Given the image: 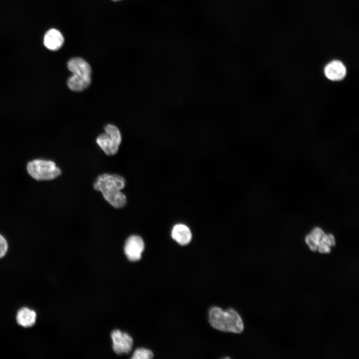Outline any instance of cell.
I'll list each match as a JSON object with an SVG mask.
<instances>
[{"mask_svg":"<svg viewBox=\"0 0 359 359\" xmlns=\"http://www.w3.org/2000/svg\"><path fill=\"white\" fill-rule=\"evenodd\" d=\"M67 68L73 74L91 78V67L82 58L74 57L70 59L67 62Z\"/></svg>","mask_w":359,"mask_h":359,"instance_id":"obj_8","label":"cell"},{"mask_svg":"<svg viewBox=\"0 0 359 359\" xmlns=\"http://www.w3.org/2000/svg\"><path fill=\"white\" fill-rule=\"evenodd\" d=\"M144 248L145 244L142 238L137 235H132L125 242L124 252L129 260L136 261L141 259Z\"/></svg>","mask_w":359,"mask_h":359,"instance_id":"obj_6","label":"cell"},{"mask_svg":"<svg viewBox=\"0 0 359 359\" xmlns=\"http://www.w3.org/2000/svg\"><path fill=\"white\" fill-rule=\"evenodd\" d=\"M91 78L72 74L67 80V85L73 91L81 92L90 85Z\"/></svg>","mask_w":359,"mask_h":359,"instance_id":"obj_12","label":"cell"},{"mask_svg":"<svg viewBox=\"0 0 359 359\" xmlns=\"http://www.w3.org/2000/svg\"><path fill=\"white\" fill-rule=\"evenodd\" d=\"M305 241L313 251L317 250L321 253L330 252V247L335 245V240L332 234L326 235L319 227L314 228L310 234L306 236Z\"/></svg>","mask_w":359,"mask_h":359,"instance_id":"obj_4","label":"cell"},{"mask_svg":"<svg viewBox=\"0 0 359 359\" xmlns=\"http://www.w3.org/2000/svg\"><path fill=\"white\" fill-rule=\"evenodd\" d=\"M111 336L113 341V349L117 354H127L131 352L133 340L127 333L115 330L112 332Z\"/></svg>","mask_w":359,"mask_h":359,"instance_id":"obj_5","label":"cell"},{"mask_svg":"<svg viewBox=\"0 0 359 359\" xmlns=\"http://www.w3.org/2000/svg\"><path fill=\"white\" fill-rule=\"evenodd\" d=\"M104 130L105 133L120 145L122 141V136L120 130L116 126L107 124L104 127Z\"/></svg>","mask_w":359,"mask_h":359,"instance_id":"obj_14","label":"cell"},{"mask_svg":"<svg viewBox=\"0 0 359 359\" xmlns=\"http://www.w3.org/2000/svg\"><path fill=\"white\" fill-rule=\"evenodd\" d=\"M209 322L215 329L226 332L240 333L244 328L241 318L232 309L224 311L217 307L211 308L209 311Z\"/></svg>","mask_w":359,"mask_h":359,"instance_id":"obj_2","label":"cell"},{"mask_svg":"<svg viewBox=\"0 0 359 359\" xmlns=\"http://www.w3.org/2000/svg\"><path fill=\"white\" fill-rule=\"evenodd\" d=\"M27 170L32 178L39 181L53 180L61 173L54 162L42 159H36L28 162Z\"/></svg>","mask_w":359,"mask_h":359,"instance_id":"obj_3","label":"cell"},{"mask_svg":"<svg viewBox=\"0 0 359 359\" xmlns=\"http://www.w3.org/2000/svg\"><path fill=\"white\" fill-rule=\"evenodd\" d=\"M324 73L327 78L332 81H340L346 75L347 70L344 64L338 60L328 63L324 68Z\"/></svg>","mask_w":359,"mask_h":359,"instance_id":"obj_7","label":"cell"},{"mask_svg":"<svg viewBox=\"0 0 359 359\" xmlns=\"http://www.w3.org/2000/svg\"><path fill=\"white\" fill-rule=\"evenodd\" d=\"M125 185V180L116 174H103L94 183L95 190L102 192L105 199L115 208H121L127 203L125 195L121 191Z\"/></svg>","mask_w":359,"mask_h":359,"instance_id":"obj_1","label":"cell"},{"mask_svg":"<svg viewBox=\"0 0 359 359\" xmlns=\"http://www.w3.org/2000/svg\"><path fill=\"white\" fill-rule=\"evenodd\" d=\"M8 245L5 239L0 234V258L3 257L7 252Z\"/></svg>","mask_w":359,"mask_h":359,"instance_id":"obj_16","label":"cell"},{"mask_svg":"<svg viewBox=\"0 0 359 359\" xmlns=\"http://www.w3.org/2000/svg\"><path fill=\"white\" fill-rule=\"evenodd\" d=\"M96 142L104 153L109 156L116 154L120 145L105 133L98 136Z\"/></svg>","mask_w":359,"mask_h":359,"instance_id":"obj_11","label":"cell"},{"mask_svg":"<svg viewBox=\"0 0 359 359\" xmlns=\"http://www.w3.org/2000/svg\"><path fill=\"white\" fill-rule=\"evenodd\" d=\"M114 0V1H118V0Z\"/></svg>","mask_w":359,"mask_h":359,"instance_id":"obj_17","label":"cell"},{"mask_svg":"<svg viewBox=\"0 0 359 359\" xmlns=\"http://www.w3.org/2000/svg\"><path fill=\"white\" fill-rule=\"evenodd\" d=\"M35 312L28 308L24 307L20 309L16 315L17 323L24 327H30L33 326L36 321Z\"/></svg>","mask_w":359,"mask_h":359,"instance_id":"obj_13","label":"cell"},{"mask_svg":"<svg viewBox=\"0 0 359 359\" xmlns=\"http://www.w3.org/2000/svg\"><path fill=\"white\" fill-rule=\"evenodd\" d=\"M64 43V38L61 33L57 29L51 28L44 34L43 44L49 50L56 51L60 49Z\"/></svg>","mask_w":359,"mask_h":359,"instance_id":"obj_9","label":"cell"},{"mask_svg":"<svg viewBox=\"0 0 359 359\" xmlns=\"http://www.w3.org/2000/svg\"><path fill=\"white\" fill-rule=\"evenodd\" d=\"M171 236L174 240L181 245L188 244L192 238L191 232L189 227L181 223L176 224L173 227Z\"/></svg>","mask_w":359,"mask_h":359,"instance_id":"obj_10","label":"cell"},{"mask_svg":"<svg viewBox=\"0 0 359 359\" xmlns=\"http://www.w3.org/2000/svg\"><path fill=\"white\" fill-rule=\"evenodd\" d=\"M154 357L152 352L149 350L144 348H138L136 349L131 357L132 359H149Z\"/></svg>","mask_w":359,"mask_h":359,"instance_id":"obj_15","label":"cell"}]
</instances>
